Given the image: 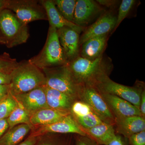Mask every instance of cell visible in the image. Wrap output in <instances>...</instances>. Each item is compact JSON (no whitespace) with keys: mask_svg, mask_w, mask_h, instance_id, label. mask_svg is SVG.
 Instances as JSON below:
<instances>
[{"mask_svg":"<svg viewBox=\"0 0 145 145\" xmlns=\"http://www.w3.org/2000/svg\"><path fill=\"white\" fill-rule=\"evenodd\" d=\"M117 16L113 10H106L96 21L85 29L80 38V46L87 40L113 33Z\"/></svg>","mask_w":145,"mask_h":145,"instance_id":"10","label":"cell"},{"mask_svg":"<svg viewBox=\"0 0 145 145\" xmlns=\"http://www.w3.org/2000/svg\"><path fill=\"white\" fill-rule=\"evenodd\" d=\"M75 145H101L88 136L77 135Z\"/></svg>","mask_w":145,"mask_h":145,"instance_id":"30","label":"cell"},{"mask_svg":"<svg viewBox=\"0 0 145 145\" xmlns=\"http://www.w3.org/2000/svg\"><path fill=\"white\" fill-rule=\"evenodd\" d=\"M47 104L50 108L70 112L72 104L76 101L59 91L44 86Z\"/></svg>","mask_w":145,"mask_h":145,"instance_id":"20","label":"cell"},{"mask_svg":"<svg viewBox=\"0 0 145 145\" xmlns=\"http://www.w3.org/2000/svg\"><path fill=\"white\" fill-rule=\"evenodd\" d=\"M44 86L18 94L14 97L18 103L31 114L42 109L48 108Z\"/></svg>","mask_w":145,"mask_h":145,"instance_id":"13","label":"cell"},{"mask_svg":"<svg viewBox=\"0 0 145 145\" xmlns=\"http://www.w3.org/2000/svg\"><path fill=\"white\" fill-rule=\"evenodd\" d=\"M19 104V103H18ZM31 114L19 104L18 106L7 119L9 129L22 124H30Z\"/></svg>","mask_w":145,"mask_h":145,"instance_id":"23","label":"cell"},{"mask_svg":"<svg viewBox=\"0 0 145 145\" xmlns=\"http://www.w3.org/2000/svg\"><path fill=\"white\" fill-rule=\"evenodd\" d=\"M105 145H129L128 138L119 134H116L115 138L111 142Z\"/></svg>","mask_w":145,"mask_h":145,"instance_id":"31","label":"cell"},{"mask_svg":"<svg viewBox=\"0 0 145 145\" xmlns=\"http://www.w3.org/2000/svg\"><path fill=\"white\" fill-rule=\"evenodd\" d=\"M70 114L69 111L58 110L50 108L42 109L31 114L30 124L40 126L52 124Z\"/></svg>","mask_w":145,"mask_h":145,"instance_id":"19","label":"cell"},{"mask_svg":"<svg viewBox=\"0 0 145 145\" xmlns=\"http://www.w3.org/2000/svg\"><path fill=\"white\" fill-rule=\"evenodd\" d=\"M140 109L141 116L145 118V89L142 91L141 94V101L140 106Z\"/></svg>","mask_w":145,"mask_h":145,"instance_id":"35","label":"cell"},{"mask_svg":"<svg viewBox=\"0 0 145 145\" xmlns=\"http://www.w3.org/2000/svg\"><path fill=\"white\" fill-rule=\"evenodd\" d=\"M10 74V92L14 96L46 85L43 71L28 60L18 63Z\"/></svg>","mask_w":145,"mask_h":145,"instance_id":"2","label":"cell"},{"mask_svg":"<svg viewBox=\"0 0 145 145\" xmlns=\"http://www.w3.org/2000/svg\"><path fill=\"white\" fill-rule=\"evenodd\" d=\"M0 30L5 40V45L8 48L26 42L29 37L27 25L7 8L0 11Z\"/></svg>","mask_w":145,"mask_h":145,"instance_id":"4","label":"cell"},{"mask_svg":"<svg viewBox=\"0 0 145 145\" xmlns=\"http://www.w3.org/2000/svg\"><path fill=\"white\" fill-rule=\"evenodd\" d=\"M70 112L83 129H89L103 122L88 105L80 100L74 101Z\"/></svg>","mask_w":145,"mask_h":145,"instance_id":"12","label":"cell"},{"mask_svg":"<svg viewBox=\"0 0 145 145\" xmlns=\"http://www.w3.org/2000/svg\"><path fill=\"white\" fill-rule=\"evenodd\" d=\"M18 103L10 92L0 101V119H7L18 106Z\"/></svg>","mask_w":145,"mask_h":145,"instance_id":"25","label":"cell"},{"mask_svg":"<svg viewBox=\"0 0 145 145\" xmlns=\"http://www.w3.org/2000/svg\"><path fill=\"white\" fill-rule=\"evenodd\" d=\"M31 126L22 124L10 129L0 138V145L19 144L30 131Z\"/></svg>","mask_w":145,"mask_h":145,"instance_id":"22","label":"cell"},{"mask_svg":"<svg viewBox=\"0 0 145 145\" xmlns=\"http://www.w3.org/2000/svg\"><path fill=\"white\" fill-rule=\"evenodd\" d=\"M18 62L16 59H13L8 53L5 52L0 55V68L11 72L18 65Z\"/></svg>","mask_w":145,"mask_h":145,"instance_id":"27","label":"cell"},{"mask_svg":"<svg viewBox=\"0 0 145 145\" xmlns=\"http://www.w3.org/2000/svg\"><path fill=\"white\" fill-rule=\"evenodd\" d=\"M6 0H0V11L5 8Z\"/></svg>","mask_w":145,"mask_h":145,"instance_id":"38","label":"cell"},{"mask_svg":"<svg viewBox=\"0 0 145 145\" xmlns=\"http://www.w3.org/2000/svg\"><path fill=\"white\" fill-rule=\"evenodd\" d=\"M77 0H54L53 1L60 13L67 21L73 23Z\"/></svg>","mask_w":145,"mask_h":145,"instance_id":"24","label":"cell"},{"mask_svg":"<svg viewBox=\"0 0 145 145\" xmlns=\"http://www.w3.org/2000/svg\"><path fill=\"white\" fill-rule=\"evenodd\" d=\"M0 71H7V72H8V71H6L3 70V69H1V68H0Z\"/></svg>","mask_w":145,"mask_h":145,"instance_id":"40","label":"cell"},{"mask_svg":"<svg viewBox=\"0 0 145 145\" xmlns=\"http://www.w3.org/2000/svg\"><path fill=\"white\" fill-rule=\"evenodd\" d=\"M10 72L0 71V85L10 84L11 81Z\"/></svg>","mask_w":145,"mask_h":145,"instance_id":"32","label":"cell"},{"mask_svg":"<svg viewBox=\"0 0 145 145\" xmlns=\"http://www.w3.org/2000/svg\"><path fill=\"white\" fill-rule=\"evenodd\" d=\"M109 76L105 75L101 77L93 87L100 93L117 96L128 101L139 109L141 94L145 89L144 86L137 85L135 86L130 87L123 85L112 81Z\"/></svg>","mask_w":145,"mask_h":145,"instance_id":"6","label":"cell"},{"mask_svg":"<svg viewBox=\"0 0 145 145\" xmlns=\"http://www.w3.org/2000/svg\"><path fill=\"white\" fill-rule=\"evenodd\" d=\"M39 138V137L31 135L18 145H34Z\"/></svg>","mask_w":145,"mask_h":145,"instance_id":"34","label":"cell"},{"mask_svg":"<svg viewBox=\"0 0 145 145\" xmlns=\"http://www.w3.org/2000/svg\"><path fill=\"white\" fill-rule=\"evenodd\" d=\"M100 93L105 101L115 119H123L130 116H141L139 109L128 101L114 95L107 93Z\"/></svg>","mask_w":145,"mask_h":145,"instance_id":"15","label":"cell"},{"mask_svg":"<svg viewBox=\"0 0 145 145\" xmlns=\"http://www.w3.org/2000/svg\"><path fill=\"white\" fill-rule=\"evenodd\" d=\"M110 34L93 37L87 40L80 46L79 56L89 60H94L103 55Z\"/></svg>","mask_w":145,"mask_h":145,"instance_id":"16","label":"cell"},{"mask_svg":"<svg viewBox=\"0 0 145 145\" xmlns=\"http://www.w3.org/2000/svg\"><path fill=\"white\" fill-rule=\"evenodd\" d=\"M28 61L42 70L68 65L69 62L60 44L57 29L49 26L44 47L39 54Z\"/></svg>","mask_w":145,"mask_h":145,"instance_id":"3","label":"cell"},{"mask_svg":"<svg viewBox=\"0 0 145 145\" xmlns=\"http://www.w3.org/2000/svg\"><path fill=\"white\" fill-rule=\"evenodd\" d=\"M57 32L60 44L69 62L79 56L80 34L67 27L57 29Z\"/></svg>","mask_w":145,"mask_h":145,"instance_id":"14","label":"cell"},{"mask_svg":"<svg viewBox=\"0 0 145 145\" xmlns=\"http://www.w3.org/2000/svg\"><path fill=\"white\" fill-rule=\"evenodd\" d=\"M88 105L104 123L114 126L115 119L101 93L91 86H82L79 99Z\"/></svg>","mask_w":145,"mask_h":145,"instance_id":"8","label":"cell"},{"mask_svg":"<svg viewBox=\"0 0 145 145\" xmlns=\"http://www.w3.org/2000/svg\"><path fill=\"white\" fill-rule=\"evenodd\" d=\"M5 8L13 12L26 25L35 21L48 20L46 12L40 1L6 0Z\"/></svg>","mask_w":145,"mask_h":145,"instance_id":"7","label":"cell"},{"mask_svg":"<svg viewBox=\"0 0 145 145\" xmlns=\"http://www.w3.org/2000/svg\"><path fill=\"white\" fill-rule=\"evenodd\" d=\"M117 134L128 138L133 134L145 131V119L133 116L115 119Z\"/></svg>","mask_w":145,"mask_h":145,"instance_id":"18","label":"cell"},{"mask_svg":"<svg viewBox=\"0 0 145 145\" xmlns=\"http://www.w3.org/2000/svg\"><path fill=\"white\" fill-rule=\"evenodd\" d=\"M46 86L79 100L82 86L75 80L68 65L43 69Z\"/></svg>","mask_w":145,"mask_h":145,"instance_id":"5","label":"cell"},{"mask_svg":"<svg viewBox=\"0 0 145 145\" xmlns=\"http://www.w3.org/2000/svg\"><path fill=\"white\" fill-rule=\"evenodd\" d=\"M8 128H9V125L7 119H0V138L4 134Z\"/></svg>","mask_w":145,"mask_h":145,"instance_id":"36","label":"cell"},{"mask_svg":"<svg viewBox=\"0 0 145 145\" xmlns=\"http://www.w3.org/2000/svg\"><path fill=\"white\" fill-rule=\"evenodd\" d=\"M106 10L93 0H77L73 23L85 28L96 21Z\"/></svg>","mask_w":145,"mask_h":145,"instance_id":"9","label":"cell"},{"mask_svg":"<svg viewBox=\"0 0 145 145\" xmlns=\"http://www.w3.org/2000/svg\"><path fill=\"white\" fill-rule=\"evenodd\" d=\"M97 3L102 7L105 6L107 7H113L116 5L117 1H106V0H98L96 1Z\"/></svg>","mask_w":145,"mask_h":145,"instance_id":"37","label":"cell"},{"mask_svg":"<svg viewBox=\"0 0 145 145\" xmlns=\"http://www.w3.org/2000/svg\"><path fill=\"white\" fill-rule=\"evenodd\" d=\"M40 2L46 12L49 26L57 29L67 27L74 29L79 34L84 30L85 28L78 26L66 20L57 9L52 0H41Z\"/></svg>","mask_w":145,"mask_h":145,"instance_id":"17","label":"cell"},{"mask_svg":"<svg viewBox=\"0 0 145 145\" xmlns=\"http://www.w3.org/2000/svg\"><path fill=\"white\" fill-rule=\"evenodd\" d=\"M0 44H6L5 40L1 32V30H0Z\"/></svg>","mask_w":145,"mask_h":145,"instance_id":"39","label":"cell"},{"mask_svg":"<svg viewBox=\"0 0 145 145\" xmlns=\"http://www.w3.org/2000/svg\"><path fill=\"white\" fill-rule=\"evenodd\" d=\"M48 133H74L87 136L86 132L78 125L71 114L65 116L59 121L52 124L41 126L31 135L39 137Z\"/></svg>","mask_w":145,"mask_h":145,"instance_id":"11","label":"cell"},{"mask_svg":"<svg viewBox=\"0 0 145 145\" xmlns=\"http://www.w3.org/2000/svg\"><path fill=\"white\" fill-rule=\"evenodd\" d=\"M128 140L129 145H145V131L133 134Z\"/></svg>","mask_w":145,"mask_h":145,"instance_id":"29","label":"cell"},{"mask_svg":"<svg viewBox=\"0 0 145 145\" xmlns=\"http://www.w3.org/2000/svg\"><path fill=\"white\" fill-rule=\"evenodd\" d=\"M75 80L82 86H93L101 77L109 75L112 70L111 60L103 55L94 60L78 56L67 65Z\"/></svg>","mask_w":145,"mask_h":145,"instance_id":"1","label":"cell"},{"mask_svg":"<svg viewBox=\"0 0 145 145\" xmlns=\"http://www.w3.org/2000/svg\"><path fill=\"white\" fill-rule=\"evenodd\" d=\"M83 130L86 132L87 136L101 145L108 144L115 138L117 134L114 126L104 122Z\"/></svg>","mask_w":145,"mask_h":145,"instance_id":"21","label":"cell"},{"mask_svg":"<svg viewBox=\"0 0 145 145\" xmlns=\"http://www.w3.org/2000/svg\"><path fill=\"white\" fill-rule=\"evenodd\" d=\"M34 145H72L69 141H66L59 138H47L39 139Z\"/></svg>","mask_w":145,"mask_h":145,"instance_id":"28","label":"cell"},{"mask_svg":"<svg viewBox=\"0 0 145 145\" xmlns=\"http://www.w3.org/2000/svg\"><path fill=\"white\" fill-rule=\"evenodd\" d=\"M10 92V85H0V101L5 98Z\"/></svg>","mask_w":145,"mask_h":145,"instance_id":"33","label":"cell"},{"mask_svg":"<svg viewBox=\"0 0 145 145\" xmlns=\"http://www.w3.org/2000/svg\"><path fill=\"white\" fill-rule=\"evenodd\" d=\"M136 2V1L135 0H123L122 1L119 6L117 15V22L113 32L119 27L122 21L129 15Z\"/></svg>","mask_w":145,"mask_h":145,"instance_id":"26","label":"cell"}]
</instances>
